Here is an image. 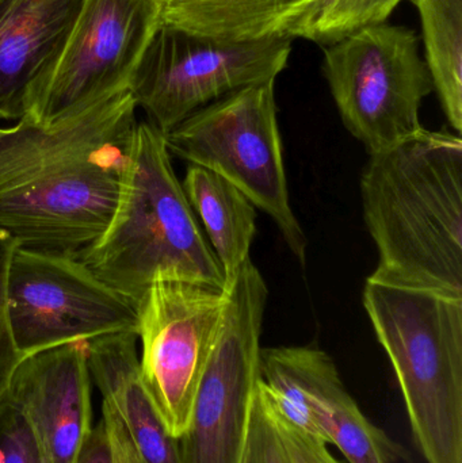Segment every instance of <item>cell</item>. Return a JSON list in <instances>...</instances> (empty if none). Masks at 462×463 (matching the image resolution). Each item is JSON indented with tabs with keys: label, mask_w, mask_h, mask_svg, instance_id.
<instances>
[{
	"label": "cell",
	"mask_w": 462,
	"mask_h": 463,
	"mask_svg": "<svg viewBox=\"0 0 462 463\" xmlns=\"http://www.w3.org/2000/svg\"><path fill=\"white\" fill-rule=\"evenodd\" d=\"M129 91L54 125L0 127V231L16 248L80 259L108 228L137 118Z\"/></svg>",
	"instance_id": "obj_1"
},
{
	"label": "cell",
	"mask_w": 462,
	"mask_h": 463,
	"mask_svg": "<svg viewBox=\"0 0 462 463\" xmlns=\"http://www.w3.org/2000/svg\"><path fill=\"white\" fill-rule=\"evenodd\" d=\"M361 200L379 266L369 279L462 298V140L425 128L371 154Z\"/></svg>",
	"instance_id": "obj_2"
},
{
	"label": "cell",
	"mask_w": 462,
	"mask_h": 463,
	"mask_svg": "<svg viewBox=\"0 0 462 463\" xmlns=\"http://www.w3.org/2000/svg\"><path fill=\"white\" fill-rule=\"evenodd\" d=\"M80 260L136 305L154 283L224 288L222 266L176 178L165 133L138 122L116 211Z\"/></svg>",
	"instance_id": "obj_3"
},
{
	"label": "cell",
	"mask_w": 462,
	"mask_h": 463,
	"mask_svg": "<svg viewBox=\"0 0 462 463\" xmlns=\"http://www.w3.org/2000/svg\"><path fill=\"white\" fill-rule=\"evenodd\" d=\"M363 307L428 463H462V298L366 279Z\"/></svg>",
	"instance_id": "obj_4"
},
{
	"label": "cell",
	"mask_w": 462,
	"mask_h": 463,
	"mask_svg": "<svg viewBox=\"0 0 462 463\" xmlns=\"http://www.w3.org/2000/svg\"><path fill=\"white\" fill-rule=\"evenodd\" d=\"M274 84H251L214 100L165 140L170 155L227 179L269 214L304 264L306 237L290 206Z\"/></svg>",
	"instance_id": "obj_5"
},
{
	"label": "cell",
	"mask_w": 462,
	"mask_h": 463,
	"mask_svg": "<svg viewBox=\"0 0 462 463\" xmlns=\"http://www.w3.org/2000/svg\"><path fill=\"white\" fill-rule=\"evenodd\" d=\"M323 73L342 122L369 155L422 129L420 106L434 84L414 30L387 22L363 27L328 45Z\"/></svg>",
	"instance_id": "obj_6"
},
{
	"label": "cell",
	"mask_w": 462,
	"mask_h": 463,
	"mask_svg": "<svg viewBox=\"0 0 462 463\" xmlns=\"http://www.w3.org/2000/svg\"><path fill=\"white\" fill-rule=\"evenodd\" d=\"M293 38L225 43L160 22L129 84L137 108L160 132H170L214 100L251 84L276 81Z\"/></svg>",
	"instance_id": "obj_7"
},
{
	"label": "cell",
	"mask_w": 462,
	"mask_h": 463,
	"mask_svg": "<svg viewBox=\"0 0 462 463\" xmlns=\"http://www.w3.org/2000/svg\"><path fill=\"white\" fill-rule=\"evenodd\" d=\"M228 299L201 378L179 463H241L258 383L269 288L251 259L225 286Z\"/></svg>",
	"instance_id": "obj_8"
},
{
	"label": "cell",
	"mask_w": 462,
	"mask_h": 463,
	"mask_svg": "<svg viewBox=\"0 0 462 463\" xmlns=\"http://www.w3.org/2000/svg\"><path fill=\"white\" fill-rule=\"evenodd\" d=\"M8 324L24 358L114 334L137 335V305L80 259L16 248L8 272Z\"/></svg>",
	"instance_id": "obj_9"
},
{
	"label": "cell",
	"mask_w": 462,
	"mask_h": 463,
	"mask_svg": "<svg viewBox=\"0 0 462 463\" xmlns=\"http://www.w3.org/2000/svg\"><path fill=\"white\" fill-rule=\"evenodd\" d=\"M224 288L156 282L137 302L140 369L171 437L189 429L193 407L227 307Z\"/></svg>",
	"instance_id": "obj_10"
},
{
	"label": "cell",
	"mask_w": 462,
	"mask_h": 463,
	"mask_svg": "<svg viewBox=\"0 0 462 463\" xmlns=\"http://www.w3.org/2000/svg\"><path fill=\"white\" fill-rule=\"evenodd\" d=\"M162 0H86L61 59L24 118L54 125L129 91Z\"/></svg>",
	"instance_id": "obj_11"
},
{
	"label": "cell",
	"mask_w": 462,
	"mask_h": 463,
	"mask_svg": "<svg viewBox=\"0 0 462 463\" xmlns=\"http://www.w3.org/2000/svg\"><path fill=\"white\" fill-rule=\"evenodd\" d=\"M89 340L22 359L5 396L29 421L45 463H76L92 423Z\"/></svg>",
	"instance_id": "obj_12"
},
{
	"label": "cell",
	"mask_w": 462,
	"mask_h": 463,
	"mask_svg": "<svg viewBox=\"0 0 462 463\" xmlns=\"http://www.w3.org/2000/svg\"><path fill=\"white\" fill-rule=\"evenodd\" d=\"M86 0H0V119L24 118L51 80Z\"/></svg>",
	"instance_id": "obj_13"
},
{
	"label": "cell",
	"mask_w": 462,
	"mask_h": 463,
	"mask_svg": "<svg viewBox=\"0 0 462 463\" xmlns=\"http://www.w3.org/2000/svg\"><path fill=\"white\" fill-rule=\"evenodd\" d=\"M346 393L325 351L311 345L260 348L255 397L274 423L328 446V418Z\"/></svg>",
	"instance_id": "obj_14"
},
{
	"label": "cell",
	"mask_w": 462,
	"mask_h": 463,
	"mask_svg": "<svg viewBox=\"0 0 462 463\" xmlns=\"http://www.w3.org/2000/svg\"><path fill=\"white\" fill-rule=\"evenodd\" d=\"M87 362L92 385L118 413L146 463H179L178 439L171 437L141 375L137 335L114 334L90 340Z\"/></svg>",
	"instance_id": "obj_15"
},
{
	"label": "cell",
	"mask_w": 462,
	"mask_h": 463,
	"mask_svg": "<svg viewBox=\"0 0 462 463\" xmlns=\"http://www.w3.org/2000/svg\"><path fill=\"white\" fill-rule=\"evenodd\" d=\"M162 22L201 37L250 43L301 37L322 0H162Z\"/></svg>",
	"instance_id": "obj_16"
},
{
	"label": "cell",
	"mask_w": 462,
	"mask_h": 463,
	"mask_svg": "<svg viewBox=\"0 0 462 463\" xmlns=\"http://www.w3.org/2000/svg\"><path fill=\"white\" fill-rule=\"evenodd\" d=\"M182 187L208 234L224 274L225 288L250 260L257 233V208L227 179L198 165H190Z\"/></svg>",
	"instance_id": "obj_17"
},
{
	"label": "cell",
	"mask_w": 462,
	"mask_h": 463,
	"mask_svg": "<svg viewBox=\"0 0 462 463\" xmlns=\"http://www.w3.org/2000/svg\"><path fill=\"white\" fill-rule=\"evenodd\" d=\"M422 24L426 65L453 129L462 130V0H412Z\"/></svg>",
	"instance_id": "obj_18"
},
{
	"label": "cell",
	"mask_w": 462,
	"mask_h": 463,
	"mask_svg": "<svg viewBox=\"0 0 462 463\" xmlns=\"http://www.w3.org/2000/svg\"><path fill=\"white\" fill-rule=\"evenodd\" d=\"M328 445H334L350 463H393L398 446L374 426L349 393L334 404L328 418Z\"/></svg>",
	"instance_id": "obj_19"
},
{
	"label": "cell",
	"mask_w": 462,
	"mask_h": 463,
	"mask_svg": "<svg viewBox=\"0 0 462 463\" xmlns=\"http://www.w3.org/2000/svg\"><path fill=\"white\" fill-rule=\"evenodd\" d=\"M401 2L403 0H328L304 29L301 37L331 45L363 27L384 24Z\"/></svg>",
	"instance_id": "obj_20"
},
{
	"label": "cell",
	"mask_w": 462,
	"mask_h": 463,
	"mask_svg": "<svg viewBox=\"0 0 462 463\" xmlns=\"http://www.w3.org/2000/svg\"><path fill=\"white\" fill-rule=\"evenodd\" d=\"M15 250L14 240L0 231V402L7 391L14 372L24 359L14 343L7 312L8 272Z\"/></svg>",
	"instance_id": "obj_21"
},
{
	"label": "cell",
	"mask_w": 462,
	"mask_h": 463,
	"mask_svg": "<svg viewBox=\"0 0 462 463\" xmlns=\"http://www.w3.org/2000/svg\"><path fill=\"white\" fill-rule=\"evenodd\" d=\"M0 431L5 446L3 463H45L29 421L5 397L0 402Z\"/></svg>",
	"instance_id": "obj_22"
},
{
	"label": "cell",
	"mask_w": 462,
	"mask_h": 463,
	"mask_svg": "<svg viewBox=\"0 0 462 463\" xmlns=\"http://www.w3.org/2000/svg\"><path fill=\"white\" fill-rule=\"evenodd\" d=\"M244 453L247 463H290L276 427L263 412L255 394Z\"/></svg>",
	"instance_id": "obj_23"
},
{
	"label": "cell",
	"mask_w": 462,
	"mask_h": 463,
	"mask_svg": "<svg viewBox=\"0 0 462 463\" xmlns=\"http://www.w3.org/2000/svg\"><path fill=\"white\" fill-rule=\"evenodd\" d=\"M271 423L276 427L278 437L281 438L290 463H341L330 453L325 443L306 437L289 427L274 423L273 420Z\"/></svg>",
	"instance_id": "obj_24"
},
{
	"label": "cell",
	"mask_w": 462,
	"mask_h": 463,
	"mask_svg": "<svg viewBox=\"0 0 462 463\" xmlns=\"http://www.w3.org/2000/svg\"><path fill=\"white\" fill-rule=\"evenodd\" d=\"M102 419L108 430L114 463H146L127 434L118 413L110 402L102 400Z\"/></svg>",
	"instance_id": "obj_25"
},
{
	"label": "cell",
	"mask_w": 462,
	"mask_h": 463,
	"mask_svg": "<svg viewBox=\"0 0 462 463\" xmlns=\"http://www.w3.org/2000/svg\"><path fill=\"white\" fill-rule=\"evenodd\" d=\"M76 463H114L105 421L94 424Z\"/></svg>",
	"instance_id": "obj_26"
},
{
	"label": "cell",
	"mask_w": 462,
	"mask_h": 463,
	"mask_svg": "<svg viewBox=\"0 0 462 463\" xmlns=\"http://www.w3.org/2000/svg\"><path fill=\"white\" fill-rule=\"evenodd\" d=\"M327 2H328V0H322V3H320V5H319V10H320V8H322V7H323V5H325V3H327ZM317 13H319V11H317ZM316 15H317V14H316Z\"/></svg>",
	"instance_id": "obj_27"
},
{
	"label": "cell",
	"mask_w": 462,
	"mask_h": 463,
	"mask_svg": "<svg viewBox=\"0 0 462 463\" xmlns=\"http://www.w3.org/2000/svg\"><path fill=\"white\" fill-rule=\"evenodd\" d=\"M244 451H246V450H244ZM241 463H247V462H246V453H244L243 462H241Z\"/></svg>",
	"instance_id": "obj_28"
}]
</instances>
